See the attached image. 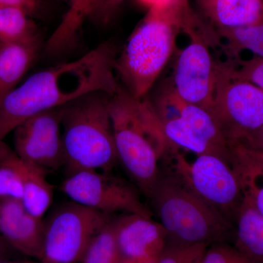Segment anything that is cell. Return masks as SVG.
Wrapping results in <instances>:
<instances>
[{
    "label": "cell",
    "instance_id": "cell-1",
    "mask_svg": "<svg viewBox=\"0 0 263 263\" xmlns=\"http://www.w3.org/2000/svg\"><path fill=\"white\" fill-rule=\"evenodd\" d=\"M117 56V46L105 42L80 58L33 74L0 101V141L36 114L91 92L113 96L120 86L114 70Z\"/></svg>",
    "mask_w": 263,
    "mask_h": 263
},
{
    "label": "cell",
    "instance_id": "cell-2",
    "mask_svg": "<svg viewBox=\"0 0 263 263\" xmlns=\"http://www.w3.org/2000/svg\"><path fill=\"white\" fill-rule=\"evenodd\" d=\"M118 160L146 197L160 173V162L176 147L164 136L150 100L137 98L119 86L109 99Z\"/></svg>",
    "mask_w": 263,
    "mask_h": 263
},
{
    "label": "cell",
    "instance_id": "cell-3",
    "mask_svg": "<svg viewBox=\"0 0 263 263\" xmlns=\"http://www.w3.org/2000/svg\"><path fill=\"white\" fill-rule=\"evenodd\" d=\"M189 0L148 9L114 64L116 75L137 98H146L174 52Z\"/></svg>",
    "mask_w": 263,
    "mask_h": 263
},
{
    "label": "cell",
    "instance_id": "cell-4",
    "mask_svg": "<svg viewBox=\"0 0 263 263\" xmlns=\"http://www.w3.org/2000/svg\"><path fill=\"white\" fill-rule=\"evenodd\" d=\"M147 198L167 233V245L211 246L224 242L233 226L194 193L172 170L161 168Z\"/></svg>",
    "mask_w": 263,
    "mask_h": 263
},
{
    "label": "cell",
    "instance_id": "cell-5",
    "mask_svg": "<svg viewBox=\"0 0 263 263\" xmlns=\"http://www.w3.org/2000/svg\"><path fill=\"white\" fill-rule=\"evenodd\" d=\"M110 97L96 91L63 107L62 136L67 175L83 170L110 172L119 161Z\"/></svg>",
    "mask_w": 263,
    "mask_h": 263
},
{
    "label": "cell",
    "instance_id": "cell-6",
    "mask_svg": "<svg viewBox=\"0 0 263 263\" xmlns=\"http://www.w3.org/2000/svg\"><path fill=\"white\" fill-rule=\"evenodd\" d=\"M210 24H206L192 8L183 18L182 32L190 43L178 57L173 74V87L180 98L211 114L216 84V61L209 48V40L216 36Z\"/></svg>",
    "mask_w": 263,
    "mask_h": 263
},
{
    "label": "cell",
    "instance_id": "cell-7",
    "mask_svg": "<svg viewBox=\"0 0 263 263\" xmlns=\"http://www.w3.org/2000/svg\"><path fill=\"white\" fill-rule=\"evenodd\" d=\"M168 156L173 158L169 168L233 226L243 193L233 166L212 155H198L190 163L178 148Z\"/></svg>",
    "mask_w": 263,
    "mask_h": 263
},
{
    "label": "cell",
    "instance_id": "cell-8",
    "mask_svg": "<svg viewBox=\"0 0 263 263\" xmlns=\"http://www.w3.org/2000/svg\"><path fill=\"white\" fill-rule=\"evenodd\" d=\"M111 218L72 200L55 208L44 220L43 261L76 262Z\"/></svg>",
    "mask_w": 263,
    "mask_h": 263
},
{
    "label": "cell",
    "instance_id": "cell-9",
    "mask_svg": "<svg viewBox=\"0 0 263 263\" xmlns=\"http://www.w3.org/2000/svg\"><path fill=\"white\" fill-rule=\"evenodd\" d=\"M211 114L228 143L243 141L263 125V89L233 79L224 62H216Z\"/></svg>",
    "mask_w": 263,
    "mask_h": 263
},
{
    "label": "cell",
    "instance_id": "cell-10",
    "mask_svg": "<svg viewBox=\"0 0 263 263\" xmlns=\"http://www.w3.org/2000/svg\"><path fill=\"white\" fill-rule=\"evenodd\" d=\"M60 190L72 201L107 215L121 213L152 217L140 190L110 172L83 170L67 175Z\"/></svg>",
    "mask_w": 263,
    "mask_h": 263
},
{
    "label": "cell",
    "instance_id": "cell-11",
    "mask_svg": "<svg viewBox=\"0 0 263 263\" xmlns=\"http://www.w3.org/2000/svg\"><path fill=\"white\" fill-rule=\"evenodd\" d=\"M62 112L63 107L36 114L13 130L17 155L46 174L65 166Z\"/></svg>",
    "mask_w": 263,
    "mask_h": 263
},
{
    "label": "cell",
    "instance_id": "cell-12",
    "mask_svg": "<svg viewBox=\"0 0 263 263\" xmlns=\"http://www.w3.org/2000/svg\"><path fill=\"white\" fill-rule=\"evenodd\" d=\"M121 258H159L167 247V233L159 221L139 214L113 218Z\"/></svg>",
    "mask_w": 263,
    "mask_h": 263
},
{
    "label": "cell",
    "instance_id": "cell-13",
    "mask_svg": "<svg viewBox=\"0 0 263 263\" xmlns=\"http://www.w3.org/2000/svg\"><path fill=\"white\" fill-rule=\"evenodd\" d=\"M0 234L22 253L42 258L44 220L17 199L0 200Z\"/></svg>",
    "mask_w": 263,
    "mask_h": 263
},
{
    "label": "cell",
    "instance_id": "cell-14",
    "mask_svg": "<svg viewBox=\"0 0 263 263\" xmlns=\"http://www.w3.org/2000/svg\"><path fill=\"white\" fill-rule=\"evenodd\" d=\"M152 103L161 119L181 118L202 139L219 150L224 158L233 164L228 141L209 111L185 102L176 94L173 86H170L164 94L162 92L157 98L155 103Z\"/></svg>",
    "mask_w": 263,
    "mask_h": 263
},
{
    "label": "cell",
    "instance_id": "cell-15",
    "mask_svg": "<svg viewBox=\"0 0 263 263\" xmlns=\"http://www.w3.org/2000/svg\"><path fill=\"white\" fill-rule=\"evenodd\" d=\"M202 17L216 29L263 24V0H195Z\"/></svg>",
    "mask_w": 263,
    "mask_h": 263
},
{
    "label": "cell",
    "instance_id": "cell-16",
    "mask_svg": "<svg viewBox=\"0 0 263 263\" xmlns=\"http://www.w3.org/2000/svg\"><path fill=\"white\" fill-rule=\"evenodd\" d=\"M0 152L18 171L23 183L22 201L29 213L43 218L53 199V187L46 179V173L21 159L4 141H0Z\"/></svg>",
    "mask_w": 263,
    "mask_h": 263
},
{
    "label": "cell",
    "instance_id": "cell-17",
    "mask_svg": "<svg viewBox=\"0 0 263 263\" xmlns=\"http://www.w3.org/2000/svg\"><path fill=\"white\" fill-rule=\"evenodd\" d=\"M41 47L40 36L0 48V101L20 84Z\"/></svg>",
    "mask_w": 263,
    "mask_h": 263
},
{
    "label": "cell",
    "instance_id": "cell-18",
    "mask_svg": "<svg viewBox=\"0 0 263 263\" xmlns=\"http://www.w3.org/2000/svg\"><path fill=\"white\" fill-rule=\"evenodd\" d=\"M243 193L235 221V247L249 258L263 263V216L252 197Z\"/></svg>",
    "mask_w": 263,
    "mask_h": 263
},
{
    "label": "cell",
    "instance_id": "cell-19",
    "mask_svg": "<svg viewBox=\"0 0 263 263\" xmlns=\"http://www.w3.org/2000/svg\"><path fill=\"white\" fill-rule=\"evenodd\" d=\"M233 167L239 178L243 191L252 200L263 216V163L238 142L229 143Z\"/></svg>",
    "mask_w": 263,
    "mask_h": 263
},
{
    "label": "cell",
    "instance_id": "cell-20",
    "mask_svg": "<svg viewBox=\"0 0 263 263\" xmlns=\"http://www.w3.org/2000/svg\"><path fill=\"white\" fill-rule=\"evenodd\" d=\"M161 122L164 136L176 148H184L197 155H215L231 164L219 150L202 139L181 118L175 117L162 120L161 119Z\"/></svg>",
    "mask_w": 263,
    "mask_h": 263
},
{
    "label": "cell",
    "instance_id": "cell-21",
    "mask_svg": "<svg viewBox=\"0 0 263 263\" xmlns=\"http://www.w3.org/2000/svg\"><path fill=\"white\" fill-rule=\"evenodd\" d=\"M216 30L218 36L226 41L223 51L231 60L239 58L240 52L245 50L263 57V24Z\"/></svg>",
    "mask_w": 263,
    "mask_h": 263
},
{
    "label": "cell",
    "instance_id": "cell-22",
    "mask_svg": "<svg viewBox=\"0 0 263 263\" xmlns=\"http://www.w3.org/2000/svg\"><path fill=\"white\" fill-rule=\"evenodd\" d=\"M30 16L18 7H0V43L21 42L39 35Z\"/></svg>",
    "mask_w": 263,
    "mask_h": 263
},
{
    "label": "cell",
    "instance_id": "cell-23",
    "mask_svg": "<svg viewBox=\"0 0 263 263\" xmlns=\"http://www.w3.org/2000/svg\"><path fill=\"white\" fill-rule=\"evenodd\" d=\"M84 263H119L121 254L118 248L113 217L95 235L83 256Z\"/></svg>",
    "mask_w": 263,
    "mask_h": 263
},
{
    "label": "cell",
    "instance_id": "cell-24",
    "mask_svg": "<svg viewBox=\"0 0 263 263\" xmlns=\"http://www.w3.org/2000/svg\"><path fill=\"white\" fill-rule=\"evenodd\" d=\"M100 0H76L70 5L60 22L59 27L68 37L79 36L85 20L92 17L98 8Z\"/></svg>",
    "mask_w": 263,
    "mask_h": 263
},
{
    "label": "cell",
    "instance_id": "cell-25",
    "mask_svg": "<svg viewBox=\"0 0 263 263\" xmlns=\"http://www.w3.org/2000/svg\"><path fill=\"white\" fill-rule=\"evenodd\" d=\"M232 60L238 64L237 67L230 62H224L232 78L248 81L263 89V57L254 56L250 60H240L238 58Z\"/></svg>",
    "mask_w": 263,
    "mask_h": 263
},
{
    "label": "cell",
    "instance_id": "cell-26",
    "mask_svg": "<svg viewBox=\"0 0 263 263\" xmlns=\"http://www.w3.org/2000/svg\"><path fill=\"white\" fill-rule=\"evenodd\" d=\"M24 187L18 171L0 152V200L23 198Z\"/></svg>",
    "mask_w": 263,
    "mask_h": 263
},
{
    "label": "cell",
    "instance_id": "cell-27",
    "mask_svg": "<svg viewBox=\"0 0 263 263\" xmlns=\"http://www.w3.org/2000/svg\"><path fill=\"white\" fill-rule=\"evenodd\" d=\"M198 263H258L224 242L209 246Z\"/></svg>",
    "mask_w": 263,
    "mask_h": 263
},
{
    "label": "cell",
    "instance_id": "cell-28",
    "mask_svg": "<svg viewBox=\"0 0 263 263\" xmlns=\"http://www.w3.org/2000/svg\"><path fill=\"white\" fill-rule=\"evenodd\" d=\"M209 246L167 245L157 263H198Z\"/></svg>",
    "mask_w": 263,
    "mask_h": 263
},
{
    "label": "cell",
    "instance_id": "cell-29",
    "mask_svg": "<svg viewBox=\"0 0 263 263\" xmlns=\"http://www.w3.org/2000/svg\"><path fill=\"white\" fill-rule=\"evenodd\" d=\"M124 0H100L92 18L96 19L99 23L108 24Z\"/></svg>",
    "mask_w": 263,
    "mask_h": 263
},
{
    "label": "cell",
    "instance_id": "cell-30",
    "mask_svg": "<svg viewBox=\"0 0 263 263\" xmlns=\"http://www.w3.org/2000/svg\"><path fill=\"white\" fill-rule=\"evenodd\" d=\"M9 6L22 8L32 15L37 13L40 3L38 0H0V7Z\"/></svg>",
    "mask_w": 263,
    "mask_h": 263
},
{
    "label": "cell",
    "instance_id": "cell-31",
    "mask_svg": "<svg viewBox=\"0 0 263 263\" xmlns=\"http://www.w3.org/2000/svg\"><path fill=\"white\" fill-rule=\"evenodd\" d=\"M238 143L250 149L263 152V125Z\"/></svg>",
    "mask_w": 263,
    "mask_h": 263
},
{
    "label": "cell",
    "instance_id": "cell-32",
    "mask_svg": "<svg viewBox=\"0 0 263 263\" xmlns=\"http://www.w3.org/2000/svg\"><path fill=\"white\" fill-rule=\"evenodd\" d=\"M141 5L147 7L148 9L155 8H165L177 3L179 0H138Z\"/></svg>",
    "mask_w": 263,
    "mask_h": 263
},
{
    "label": "cell",
    "instance_id": "cell-33",
    "mask_svg": "<svg viewBox=\"0 0 263 263\" xmlns=\"http://www.w3.org/2000/svg\"><path fill=\"white\" fill-rule=\"evenodd\" d=\"M158 259H132L121 258L119 263H157Z\"/></svg>",
    "mask_w": 263,
    "mask_h": 263
},
{
    "label": "cell",
    "instance_id": "cell-34",
    "mask_svg": "<svg viewBox=\"0 0 263 263\" xmlns=\"http://www.w3.org/2000/svg\"><path fill=\"white\" fill-rule=\"evenodd\" d=\"M6 243V241L4 240V238H3L2 235L0 234V262L3 260V256H4L5 254V243Z\"/></svg>",
    "mask_w": 263,
    "mask_h": 263
},
{
    "label": "cell",
    "instance_id": "cell-35",
    "mask_svg": "<svg viewBox=\"0 0 263 263\" xmlns=\"http://www.w3.org/2000/svg\"><path fill=\"white\" fill-rule=\"evenodd\" d=\"M248 148L249 152H251V154L253 155V157H255L256 159H257V160L260 161V162H262L263 163V152H258V151L250 149V148Z\"/></svg>",
    "mask_w": 263,
    "mask_h": 263
},
{
    "label": "cell",
    "instance_id": "cell-36",
    "mask_svg": "<svg viewBox=\"0 0 263 263\" xmlns=\"http://www.w3.org/2000/svg\"><path fill=\"white\" fill-rule=\"evenodd\" d=\"M0 263H28V262H6V261H1Z\"/></svg>",
    "mask_w": 263,
    "mask_h": 263
},
{
    "label": "cell",
    "instance_id": "cell-37",
    "mask_svg": "<svg viewBox=\"0 0 263 263\" xmlns=\"http://www.w3.org/2000/svg\"><path fill=\"white\" fill-rule=\"evenodd\" d=\"M66 1L69 2V3H70V5L71 4H72V3H74V2H76V0H66Z\"/></svg>",
    "mask_w": 263,
    "mask_h": 263
},
{
    "label": "cell",
    "instance_id": "cell-38",
    "mask_svg": "<svg viewBox=\"0 0 263 263\" xmlns=\"http://www.w3.org/2000/svg\"><path fill=\"white\" fill-rule=\"evenodd\" d=\"M2 44L0 43V48H1Z\"/></svg>",
    "mask_w": 263,
    "mask_h": 263
}]
</instances>
